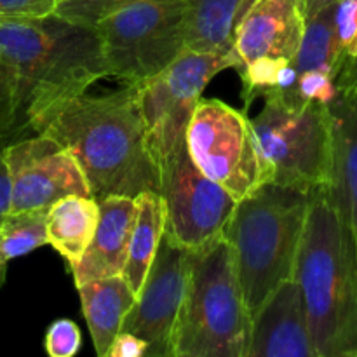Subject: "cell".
Returning a JSON list of instances; mask_svg holds the SVG:
<instances>
[{
  "instance_id": "cell-1",
  "label": "cell",
  "mask_w": 357,
  "mask_h": 357,
  "mask_svg": "<svg viewBox=\"0 0 357 357\" xmlns=\"http://www.w3.org/2000/svg\"><path fill=\"white\" fill-rule=\"evenodd\" d=\"M38 132L75 155L94 199L159 192V169L146 145L138 84L77 94L47 115Z\"/></svg>"
},
{
  "instance_id": "cell-2",
  "label": "cell",
  "mask_w": 357,
  "mask_h": 357,
  "mask_svg": "<svg viewBox=\"0 0 357 357\" xmlns=\"http://www.w3.org/2000/svg\"><path fill=\"white\" fill-rule=\"evenodd\" d=\"M0 65L16 86L21 129L37 135L65 101L108 77L94 26L61 17H0Z\"/></svg>"
},
{
  "instance_id": "cell-3",
  "label": "cell",
  "mask_w": 357,
  "mask_h": 357,
  "mask_svg": "<svg viewBox=\"0 0 357 357\" xmlns=\"http://www.w3.org/2000/svg\"><path fill=\"white\" fill-rule=\"evenodd\" d=\"M293 278L302 289L316 357H357V250L331 185L309 192Z\"/></svg>"
},
{
  "instance_id": "cell-4",
  "label": "cell",
  "mask_w": 357,
  "mask_h": 357,
  "mask_svg": "<svg viewBox=\"0 0 357 357\" xmlns=\"http://www.w3.org/2000/svg\"><path fill=\"white\" fill-rule=\"evenodd\" d=\"M309 194L261 185L237 202L225 230L251 319L281 282L295 274Z\"/></svg>"
},
{
  "instance_id": "cell-5",
  "label": "cell",
  "mask_w": 357,
  "mask_h": 357,
  "mask_svg": "<svg viewBox=\"0 0 357 357\" xmlns=\"http://www.w3.org/2000/svg\"><path fill=\"white\" fill-rule=\"evenodd\" d=\"M250 335L251 316L229 241L220 237L190 251L171 357H246Z\"/></svg>"
},
{
  "instance_id": "cell-6",
  "label": "cell",
  "mask_w": 357,
  "mask_h": 357,
  "mask_svg": "<svg viewBox=\"0 0 357 357\" xmlns=\"http://www.w3.org/2000/svg\"><path fill=\"white\" fill-rule=\"evenodd\" d=\"M264 110L251 121L261 185L309 194L331 185L335 119L331 107L291 101L281 93L264 96Z\"/></svg>"
},
{
  "instance_id": "cell-7",
  "label": "cell",
  "mask_w": 357,
  "mask_h": 357,
  "mask_svg": "<svg viewBox=\"0 0 357 357\" xmlns=\"http://www.w3.org/2000/svg\"><path fill=\"white\" fill-rule=\"evenodd\" d=\"M187 0H131L96 24L108 75L145 84L167 68L185 49Z\"/></svg>"
},
{
  "instance_id": "cell-8",
  "label": "cell",
  "mask_w": 357,
  "mask_h": 357,
  "mask_svg": "<svg viewBox=\"0 0 357 357\" xmlns=\"http://www.w3.org/2000/svg\"><path fill=\"white\" fill-rule=\"evenodd\" d=\"M232 66L230 52H197L185 47L164 72L138 84L146 145L157 169L185 142L187 126L209 80Z\"/></svg>"
},
{
  "instance_id": "cell-9",
  "label": "cell",
  "mask_w": 357,
  "mask_h": 357,
  "mask_svg": "<svg viewBox=\"0 0 357 357\" xmlns=\"http://www.w3.org/2000/svg\"><path fill=\"white\" fill-rule=\"evenodd\" d=\"M188 155L204 176L237 202L261 187L253 129L246 110L208 98L199 100L185 132Z\"/></svg>"
},
{
  "instance_id": "cell-10",
  "label": "cell",
  "mask_w": 357,
  "mask_h": 357,
  "mask_svg": "<svg viewBox=\"0 0 357 357\" xmlns=\"http://www.w3.org/2000/svg\"><path fill=\"white\" fill-rule=\"evenodd\" d=\"M159 194L166 206L164 232L188 251L225 236L237 206L225 188L197 169L185 142L159 167Z\"/></svg>"
},
{
  "instance_id": "cell-11",
  "label": "cell",
  "mask_w": 357,
  "mask_h": 357,
  "mask_svg": "<svg viewBox=\"0 0 357 357\" xmlns=\"http://www.w3.org/2000/svg\"><path fill=\"white\" fill-rule=\"evenodd\" d=\"M10 180V213L49 209L66 195L93 197L75 155L47 135L23 136L2 150Z\"/></svg>"
},
{
  "instance_id": "cell-12",
  "label": "cell",
  "mask_w": 357,
  "mask_h": 357,
  "mask_svg": "<svg viewBox=\"0 0 357 357\" xmlns=\"http://www.w3.org/2000/svg\"><path fill=\"white\" fill-rule=\"evenodd\" d=\"M190 251L164 232L136 302L121 331L149 344L145 357H171V337L183 300Z\"/></svg>"
},
{
  "instance_id": "cell-13",
  "label": "cell",
  "mask_w": 357,
  "mask_h": 357,
  "mask_svg": "<svg viewBox=\"0 0 357 357\" xmlns=\"http://www.w3.org/2000/svg\"><path fill=\"white\" fill-rule=\"evenodd\" d=\"M305 30L300 0H251L234 30L232 68L260 58H295Z\"/></svg>"
},
{
  "instance_id": "cell-14",
  "label": "cell",
  "mask_w": 357,
  "mask_h": 357,
  "mask_svg": "<svg viewBox=\"0 0 357 357\" xmlns=\"http://www.w3.org/2000/svg\"><path fill=\"white\" fill-rule=\"evenodd\" d=\"M246 357H316L295 278L281 282L253 316Z\"/></svg>"
},
{
  "instance_id": "cell-15",
  "label": "cell",
  "mask_w": 357,
  "mask_h": 357,
  "mask_svg": "<svg viewBox=\"0 0 357 357\" xmlns=\"http://www.w3.org/2000/svg\"><path fill=\"white\" fill-rule=\"evenodd\" d=\"M100 220L86 253L72 267L75 286L91 279L122 274L128 260L129 241L136 218V199L128 195H107L98 199Z\"/></svg>"
},
{
  "instance_id": "cell-16",
  "label": "cell",
  "mask_w": 357,
  "mask_h": 357,
  "mask_svg": "<svg viewBox=\"0 0 357 357\" xmlns=\"http://www.w3.org/2000/svg\"><path fill=\"white\" fill-rule=\"evenodd\" d=\"M84 317L98 357H107L112 342L122 330L126 316L136 302L124 275L91 279L77 286Z\"/></svg>"
},
{
  "instance_id": "cell-17",
  "label": "cell",
  "mask_w": 357,
  "mask_h": 357,
  "mask_svg": "<svg viewBox=\"0 0 357 357\" xmlns=\"http://www.w3.org/2000/svg\"><path fill=\"white\" fill-rule=\"evenodd\" d=\"M335 160L331 192L357 250V105L335 101Z\"/></svg>"
},
{
  "instance_id": "cell-18",
  "label": "cell",
  "mask_w": 357,
  "mask_h": 357,
  "mask_svg": "<svg viewBox=\"0 0 357 357\" xmlns=\"http://www.w3.org/2000/svg\"><path fill=\"white\" fill-rule=\"evenodd\" d=\"M100 220L98 199L87 195H66L47 209L45 232L51 244L66 261L75 267L86 253Z\"/></svg>"
},
{
  "instance_id": "cell-19",
  "label": "cell",
  "mask_w": 357,
  "mask_h": 357,
  "mask_svg": "<svg viewBox=\"0 0 357 357\" xmlns=\"http://www.w3.org/2000/svg\"><path fill=\"white\" fill-rule=\"evenodd\" d=\"M251 0H187L185 47L229 54L234 30Z\"/></svg>"
},
{
  "instance_id": "cell-20",
  "label": "cell",
  "mask_w": 357,
  "mask_h": 357,
  "mask_svg": "<svg viewBox=\"0 0 357 357\" xmlns=\"http://www.w3.org/2000/svg\"><path fill=\"white\" fill-rule=\"evenodd\" d=\"M136 218L129 241L128 260L122 275L138 296L150 265L155 258L166 229V206L159 192L146 190L136 195Z\"/></svg>"
},
{
  "instance_id": "cell-21",
  "label": "cell",
  "mask_w": 357,
  "mask_h": 357,
  "mask_svg": "<svg viewBox=\"0 0 357 357\" xmlns=\"http://www.w3.org/2000/svg\"><path fill=\"white\" fill-rule=\"evenodd\" d=\"M333 13L335 6H330L305 20L302 42L295 58L291 59V66L296 75L307 70H321L331 73L337 80L344 66V58L338 47Z\"/></svg>"
},
{
  "instance_id": "cell-22",
  "label": "cell",
  "mask_w": 357,
  "mask_h": 357,
  "mask_svg": "<svg viewBox=\"0 0 357 357\" xmlns=\"http://www.w3.org/2000/svg\"><path fill=\"white\" fill-rule=\"evenodd\" d=\"M47 209L9 213L0 225V244L7 260H16L47 244Z\"/></svg>"
},
{
  "instance_id": "cell-23",
  "label": "cell",
  "mask_w": 357,
  "mask_h": 357,
  "mask_svg": "<svg viewBox=\"0 0 357 357\" xmlns=\"http://www.w3.org/2000/svg\"><path fill=\"white\" fill-rule=\"evenodd\" d=\"M282 96L291 101H317V103L331 107L337 101L338 91L335 77L331 73L321 72V70H307L296 75L291 93L282 94Z\"/></svg>"
},
{
  "instance_id": "cell-24",
  "label": "cell",
  "mask_w": 357,
  "mask_h": 357,
  "mask_svg": "<svg viewBox=\"0 0 357 357\" xmlns=\"http://www.w3.org/2000/svg\"><path fill=\"white\" fill-rule=\"evenodd\" d=\"M333 20L345 66L357 56V0H338L335 3Z\"/></svg>"
},
{
  "instance_id": "cell-25",
  "label": "cell",
  "mask_w": 357,
  "mask_h": 357,
  "mask_svg": "<svg viewBox=\"0 0 357 357\" xmlns=\"http://www.w3.org/2000/svg\"><path fill=\"white\" fill-rule=\"evenodd\" d=\"M44 347L51 357H73L82 347L79 326L70 319L54 321L47 328Z\"/></svg>"
},
{
  "instance_id": "cell-26",
  "label": "cell",
  "mask_w": 357,
  "mask_h": 357,
  "mask_svg": "<svg viewBox=\"0 0 357 357\" xmlns=\"http://www.w3.org/2000/svg\"><path fill=\"white\" fill-rule=\"evenodd\" d=\"M58 0H0V17H45L54 14Z\"/></svg>"
},
{
  "instance_id": "cell-27",
  "label": "cell",
  "mask_w": 357,
  "mask_h": 357,
  "mask_svg": "<svg viewBox=\"0 0 357 357\" xmlns=\"http://www.w3.org/2000/svg\"><path fill=\"white\" fill-rule=\"evenodd\" d=\"M146 351H149V344L143 338L128 331H119L108 349L107 357H145Z\"/></svg>"
},
{
  "instance_id": "cell-28",
  "label": "cell",
  "mask_w": 357,
  "mask_h": 357,
  "mask_svg": "<svg viewBox=\"0 0 357 357\" xmlns=\"http://www.w3.org/2000/svg\"><path fill=\"white\" fill-rule=\"evenodd\" d=\"M335 84L338 91L337 101L347 107L357 105V56L340 70Z\"/></svg>"
},
{
  "instance_id": "cell-29",
  "label": "cell",
  "mask_w": 357,
  "mask_h": 357,
  "mask_svg": "<svg viewBox=\"0 0 357 357\" xmlns=\"http://www.w3.org/2000/svg\"><path fill=\"white\" fill-rule=\"evenodd\" d=\"M10 213V180L7 173L6 160L0 152V225Z\"/></svg>"
},
{
  "instance_id": "cell-30",
  "label": "cell",
  "mask_w": 357,
  "mask_h": 357,
  "mask_svg": "<svg viewBox=\"0 0 357 357\" xmlns=\"http://www.w3.org/2000/svg\"><path fill=\"white\" fill-rule=\"evenodd\" d=\"M338 0H300V3H302V13L303 16H305V20H309L310 16L317 14L319 10L326 9V7L335 6Z\"/></svg>"
},
{
  "instance_id": "cell-31",
  "label": "cell",
  "mask_w": 357,
  "mask_h": 357,
  "mask_svg": "<svg viewBox=\"0 0 357 357\" xmlns=\"http://www.w3.org/2000/svg\"><path fill=\"white\" fill-rule=\"evenodd\" d=\"M7 264H9V260H7L6 255H3V251H2V244H0V286L6 284V278H7Z\"/></svg>"
},
{
  "instance_id": "cell-32",
  "label": "cell",
  "mask_w": 357,
  "mask_h": 357,
  "mask_svg": "<svg viewBox=\"0 0 357 357\" xmlns=\"http://www.w3.org/2000/svg\"><path fill=\"white\" fill-rule=\"evenodd\" d=\"M126 2H131V0H110V7H108V13H110L112 9H115V7L122 6V3H126ZM107 14H105V16H107Z\"/></svg>"
}]
</instances>
